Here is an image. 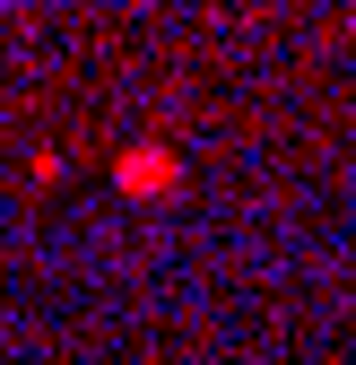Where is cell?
<instances>
[{
    "instance_id": "cell-1",
    "label": "cell",
    "mask_w": 356,
    "mask_h": 365,
    "mask_svg": "<svg viewBox=\"0 0 356 365\" xmlns=\"http://www.w3.org/2000/svg\"><path fill=\"white\" fill-rule=\"evenodd\" d=\"M113 192H122V200H174V192H183V148L130 140V148L113 157Z\"/></svg>"
}]
</instances>
